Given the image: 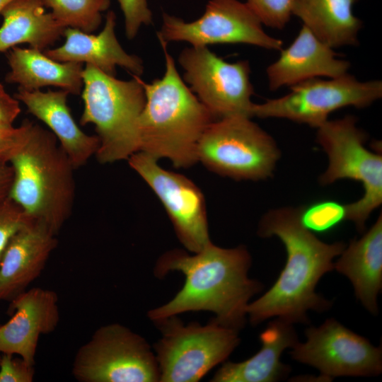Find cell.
Instances as JSON below:
<instances>
[{"mask_svg": "<svg viewBox=\"0 0 382 382\" xmlns=\"http://www.w3.org/2000/svg\"><path fill=\"white\" fill-rule=\"evenodd\" d=\"M250 265V255L242 245L223 248L210 243L193 255L167 252L156 262V277L178 271L185 283L173 299L149 311L148 316L156 322L188 311H210L214 321L238 330L245 322L249 300L262 288L248 277Z\"/></svg>", "mask_w": 382, "mask_h": 382, "instance_id": "obj_1", "label": "cell"}, {"mask_svg": "<svg viewBox=\"0 0 382 382\" xmlns=\"http://www.w3.org/2000/svg\"><path fill=\"white\" fill-rule=\"evenodd\" d=\"M257 233L262 238H279L285 246L286 261L272 286L248 304L250 322L257 325L276 317L292 324L304 323L308 321V311H327L331 302L317 294L316 287L320 278L334 269L333 259L342 253L346 244L319 240L301 224L299 209L291 207L266 213Z\"/></svg>", "mask_w": 382, "mask_h": 382, "instance_id": "obj_2", "label": "cell"}, {"mask_svg": "<svg viewBox=\"0 0 382 382\" xmlns=\"http://www.w3.org/2000/svg\"><path fill=\"white\" fill-rule=\"evenodd\" d=\"M160 44L164 75L150 83L141 79L146 101L139 120V151L156 159L168 158L175 167L188 168L198 161L199 141L216 120L179 75L168 44Z\"/></svg>", "mask_w": 382, "mask_h": 382, "instance_id": "obj_3", "label": "cell"}, {"mask_svg": "<svg viewBox=\"0 0 382 382\" xmlns=\"http://www.w3.org/2000/svg\"><path fill=\"white\" fill-rule=\"evenodd\" d=\"M9 163L14 173L9 197L57 235L72 213L76 168L54 134L30 121L26 139Z\"/></svg>", "mask_w": 382, "mask_h": 382, "instance_id": "obj_4", "label": "cell"}, {"mask_svg": "<svg viewBox=\"0 0 382 382\" xmlns=\"http://www.w3.org/2000/svg\"><path fill=\"white\" fill-rule=\"evenodd\" d=\"M132 76L124 81L91 64L83 67L80 124L95 126L100 163L127 160L139 150V120L146 98L140 76Z\"/></svg>", "mask_w": 382, "mask_h": 382, "instance_id": "obj_5", "label": "cell"}, {"mask_svg": "<svg viewBox=\"0 0 382 382\" xmlns=\"http://www.w3.org/2000/svg\"><path fill=\"white\" fill-rule=\"evenodd\" d=\"M356 122L352 115L328 120L317 128V141L328 158V168L319 178L323 185L345 178L363 185V197L347 204V219L361 232L370 214L382 203V156L365 147L366 135Z\"/></svg>", "mask_w": 382, "mask_h": 382, "instance_id": "obj_6", "label": "cell"}, {"mask_svg": "<svg viewBox=\"0 0 382 382\" xmlns=\"http://www.w3.org/2000/svg\"><path fill=\"white\" fill-rule=\"evenodd\" d=\"M197 159L207 168L236 180L271 177L280 151L273 138L245 117L213 121L197 145Z\"/></svg>", "mask_w": 382, "mask_h": 382, "instance_id": "obj_7", "label": "cell"}, {"mask_svg": "<svg viewBox=\"0 0 382 382\" xmlns=\"http://www.w3.org/2000/svg\"><path fill=\"white\" fill-rule=\"evenodd\" d=\"M162 337L155 345L161 382H197L224 361L240 342L238 330L214 320L185 325L176 316L158 321Z\"/></svg>", "mask_w": 382, "mask_h": 382, "instance_id": "obj_8", "label": "cell"}, {"mask_svg": "<svg viewBox=\"0 0 382 382\" xmlns=\"http://www.w3.org/2000/svg\"><path fill=\"white\" fill-rule=\"evenodd\" d=\"M72 373L81 382L159 381L156 356L146 340L116 323L98 328L78 349Z\"/></svg>", "mask_w": 382, "mask_h": 382, "instance_id": "obj_9", "label": "cell"}, {"mask_svg": "<svg viewBox=\"0 0 382 382\" xmlns=\"http://www.w3.org/2000/svg\"><path fill=\"white\" fill-rule=\"evenodd\" d=\"M382 96L379 80L360 81L354 76L311 79L290 86V92L254 105L253 116L285 118L318 128L329 115L347 106L368 107Z\"/></svg>", "mask_w": 382, "mask_h": 382, "instance_id": "obj_10", "label": "cell"}, {"mask_svg": "<svg viewBox=\"0 0 382 382\" xmlns=\"http://www.w3.org/2000/svg\"><path fill=\"white\" fill-rule=\"evenodd\" d=\"M178 62L191 91L216 120L253 117L254 91L248 60L230 63L207 47L191 46L180 52Z\"/></svg>", "mask_w": 382, "mask_h": 382, "instance_id": "obj_11", "label": "cell"}, {"mask_svg": "<svg viewBox=\"0 0 382 382\" xmlns=\"http://www.w3.org/2000/svg\"><path fill=\"white\" fill-rule=\"evenodd\" d=\"M262 22L246 3L238 0H210L204 14L192 22L163 14L159 42H187L192 47L213 44H248L281 50L283 42L267 35Z\"/></svg>", "mask_w": 382, "mask_h": 382, "instance_id": "obj_12", "label": "cell"}, {"mask_svg": "<svg viewBox=\"0 0 382 382\" xmlns=\"http://www.w3.org/2000/svg\"><path fill=\"white\" fill-rule=\"evenodd\" d=\"M305 342H296L291 357L320 371L323 379L338 376H373L382 371L381 347L352 332L334 318L305 331Z\"/></svg>", "mask_w": 382, "mask_h": 382, "instance_id": "obj_13", "label": "cell"}, {"mask_svg": "<svg viewBox=\"0 0 382 382\" xmlns=\"http://www.w3.org/2000/svg\"><path fill=\"white\" fill-rule=\"evenodd\" d=\"M157 160L141 151L127 159L161 201L180 241L189 251L197 253L212 243L203 195L191 180L164 170Z\"/></svg>", "mask_w": 382, "mask_h": 382, "instance_id": "obj_14", "label": "cell"}, {"mask_svg": "<svg viewBox=\"0 0 382 382\" xmlns=\"http://www.w3.org/2000/svg\"><path fill=\"white\" fill-rule=\"evenodd\" d=\"M58 301L55 291L42 287L28 289L12 299V316L0 325V353L34 365L40 336L54 332L59 323Z\"/></svg>", "mask_w": 382, "mask_h": 382, "instance_id": "obj_15", "label": "cell"}, {"mask_svg": "<svg viewBox=\"0 0 382 382\" xmlns=\"http://www.w3.org/2000/svg\"><path fill=\"white\" fill-rule=\"evenodd\" d=\"M58 244L43 222L29 219L9 239L0 259V301H11L37 279Z\"/></svg>", "mask_w": 382, "mask_h": 382, "instance_id": "obj_16", "label": "cell"}, {"mask_svg": "<svg viewBox=\"0 0 382 382\" xmlns=\"http://www.w3.org/2000/svg\"><path fill=\"white\" fill-rule=\"evenodd\" d=\"M337 56L333 48L303 25L293 42L282 49L279 59L267 66L269 88L275 91L320 76L332 79L342 76L347 73L350 63Z\"/></svg>", "mask_w": 382, "mask_h": 382, "instance_id": "obj_17", "label": "cell"}, {"mask_svg": "<svg viewBox=\"0 0 382 382\" xmlns=\"http://www.w3.org/2000/svg\"><path fill=\"white\" fill-rule=\"evenodd\" d=\"M116 16L109 11L105 25L98 35L80 30L66 28L63 36L64 43L57 48L47 49L44 53L59 62L86 63L103 72L115 76L119 66L139 76L144 71L142 60L137 55L129 54L120 44L115 32Z\"/></svg>", "mask_w": 382, "mask_h": 382, "instance_id": "obj_18", "label": "cell"}, {"mask_svg": "<svg viewBox=\"0 0 382 382\" xmlns=\"http://www.w3.org/2000/svg\"><path fill=\"white\" fill-rule=\"evenodd\" d=\"M69 95L63 89L42 91L18 87L13 97L48 127L76 169L96 155L100 141L96 135L86 134L77 125L67 105Z\"/></svg>", "mask_w": 382, "mask_h": 382, "instance_id": "obj_19", "label": "cell"}, {"mask_svg": "<svg viewBox=\"0 0 382 382\" xmlns=\"http://www.w3.org/2000/svg\"><path fill=\"white\" fill-rule=\"evenodd\" d=\"M293 325L276 318L260 333L262 347L255 354L243 361L224 363L211 381L275 382L284 378L290 368L281 361V356L299 342Z\"/></svg>", "mask_w": 382, "mask_h": 382, "instance_id": "obj_20", "label": "cell"}, {"mask_svg": "<svg viewBox=\"0 0 382 382\" xmlns=\"http://www.w3.org/2000/svg\"><path fill=\"white\" fill-rule=\"evenodd\" d=\"M340 255L333 270L349 279L357 299L369 312L377 314V296L382 287V214Z\"/></svg>", "mask_w": 382, "mask_h": 382, "instance_id": "obj_21", "label": "cell"}, {"mask_svg": "<svg viewBox=\"0 0 382 382\" xmlns=\"http://www.w3.org/2000/svg\"><path fill=\"white\" fill-rule=\"evenodd\" d=\"M10 71L5 76L8 83L28 91L56 86L69 94L80 95L83 89V64L59 62L44 52L33 48L13 47L6 54Z\"/></svg>", "mask_w": 382, "mask_h": 382, "instance_id": "obj_22", "label": "cell"}, {"mask_svg": "<svg viewBox=\"0 0 382 382\" xmlns=\"http://www.w3.org/2000/svg\"><path fill=\"white\" fill-rule=\"evenodd\" d=\"M0 52L27 43L30 48L45 51L63 36L65 28L45 11L43 0H14L0 13Z\"/></svg>", "mask_w": 382, "mask_h": 382, "instance_id": "obj_23", "label": "cell"}, {"mask_svg": "<svg viewBox=\"0 0 382 382\" xmlns=\"http://www.w3.org/2000/svg\"><path fill=\"white\" fill-rule=\"evenodd\" d=\"M357 0H291V14L332 48L357 45L361 20L352 11Z\"/></svg>", "mask_w": 382, "mask_h": 382, "instance_id": "obj_24", "label": "cell"}, {"mask_svg": "<svg viewBox=\"0 0 382 382\" xmlns=\"http://www.w3.org/2000/svg\"><path fill=\"white\" fill-rule=\"evenodd\" d=\"M55 20L64 28H72L92 33L100 25L101 13L110 0H43Z\"/></svg>", "mask_w": 382, "mask_h": 382, "instance_id": "obj_25", "label": "cell"}, {"mask_svg": "<svg viewBox=\"0 0 382 382\" xmlns=\"http://www.w3.org/2000/svg\"><path fill=\"white\" fill-rule=\"evenodd\" d=\"M347 204L334 200H323L299 209L302 226L313 233H325L347 219Z\"/></svg>", "mask_w": 382, "mask_h": 382, "instance_id": "obj_26", "label": "cell"}, {"mask_svg": "<svg viewBox=\"0 0 382 382\" xmlns=\"http://www.w3.org/2000/svg\"><path fill=\"white\" fill-rule=\"evenodd\" d=\"M246 4L267 26L283 29L291 15V0H247Z\"/></svg>", "mask_w": 382, "mask_h": 382, "instance_id": "obj_27", "label": "cell"}, {"mask_svg": "<svg viewBox=\"0 0 382 382\" xmlns=\"http://www.w3.org/2000/svg\"><path fill=\"white\" fill-rule=\"evenodd\" d=\"M28 219L9 196L0 199V259L11 237Z\"/></svg>", "mask_w": 382, "mask_h": 382, "instance_id": "obj_28", "label": "cell"}, {"mask_svg": "<svg viewBox=\"0 0 382 382\" xmlns=\"http://www.w3.org/2000/svg\"><path fill=\"white\" fill-rule=\"evenodd\" d=\"M125 17V33L128 39H133L140 28L152 23V13L147 0H117Z\"/></svg>", "mask_w": 382, "mask_h": 382, "instance_id": "obj_29", "label": "cell"}, {"mask_svg": "<svg viewBox=\"0 0 382 382\" xmlns=\"http://www.w3.org/2000/svg\"><path fill=\"white\" fill-rule=\"evenodd\" d=\"M30 123V120L26 119L18 127H0V162L9 163L23 144Z\"/></svg>", "mask_w": 382, "mask_h": 382, "instance_id": "obj_30", "label": "cell"}, {"mask_svg": "<svg viewBox=\"0 0 382 382\" xmlns=\"http://www.w3.org/2000/svg\"><path fill=\"white\" fill-rule=\"evenodd\" d=\"M10 354H1L0 359V382H33L34 365L29 364L21 357Z\"/></svg>", "mask_w": 382, "mask_h": 382, "instance_id": "obj_31", "label": "cell"}, {"mask_svg": "<svg viewBox=\"0 0 382 382\" xmlns=\"http://www.w3.org/2000/svg\"><path fill=\"white\" fill-rule=\"evenodd\" d=\"M21 111L19 101L0 83V127H11Z\"/></svg>", "mask_w": 382, "mask_h": 382, "instance_id": "obj_32", "label": "cell"}, {"mask_svg": "<svg viewBox=\"0 0 382 382\" xmlns=\"http://www.w3.org/2000/svg\"><path fill=\"white\" fill-rule=\"evenodd\" d=\"M13 178L14 173L11 165L0 162V199L9 196Z\"/></svg>", "mask_w": 382, "mask_h": 382, "instance_id": "obj_33", "label": "cell"}, {"mask_svg": "<svg viewBox=\"0 0 382 382\" xmlns=\"http://www.w3.org/2000/svg\"><path fill=\"white\" fill-rule=\"evenodd\" d=\"M13 1L14 0H0V13L1 11Z\"/></svg>", "mask_w": 382, "mask_h": 382, "instance_id": "obj_34", "label": "cell"}, {"mask_svg": "<svg viewBox=\"0 0 382 382\" xmlns=\"http://www.w3.org/2000/svg\"><path fill=\"white\" fill-rule=\"evenodd\" d=\"M1 354L0 353V359H1Z\"/></svg>", "mask_w": 382, "mask_h": 382, "instance_id": "obj_35", "label": "cell"}]
</instances>
